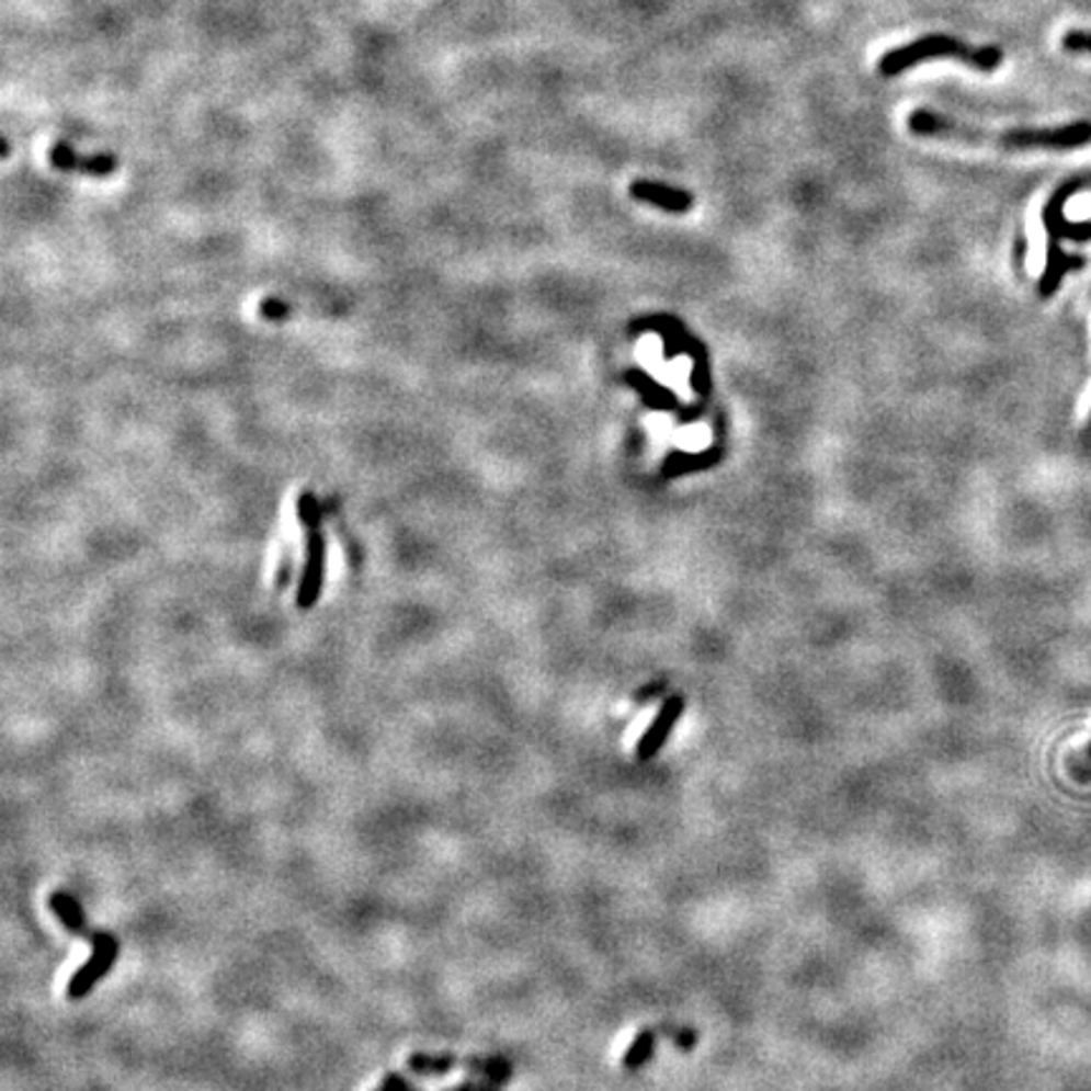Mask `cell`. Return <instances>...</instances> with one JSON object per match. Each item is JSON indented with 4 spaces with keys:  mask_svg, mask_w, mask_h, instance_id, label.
<instances>
[{
    "mask_svg": "<svg viewBox=\"0 0 1091 1091\" xmlns=\"http://www.w3.org/2000/svg\"><path fill=\"white\" fill-rule=\"evenodd\" d=\"M443 1091H501V1087L493 1084V1081H461V1084H455V1087H450V1089H443Z\"/></svg>",
    "mask_w": 1091,
    "mask_h": 1091,
    "instance_id": "16",
    "label": "cell"
},
{
    "mask_svg": "<svg viewBox=\"0 0 1091 1091\" xmlns=\"http://www.w3.org/2000/svg\"><path fill=\"white\" fill-rule=\"evenodd\" d=\"M461 1066L463 1069H468L470 1073H476V1077H480V1079L493 1081V1084H498V1087L508 1084V1081H511V1077H513L511 1061L501 1059V1056H465V1059H461Z\"/></svg>",
    "mask_w": 1091,
    "mask_h": 1091,
    "instance_id": "9",
    "label": "cell"
},
{
    "mask_svg": "<svg viewBox=\"0 0 1091 1091\" xmlns=\"http://www.w3.org/2000/svg\"><path fill=\"white\" fill-rule=\"evenodd\" d=\"M48 907H52V912L56 914V920L64 924L66 930L71 932V935H79V937H87L94 930L89 928V922H87V914H84V907H81V902L73 895L69 893H64V889H56V893L48 897Z\"/></svg>",
    "mask_w": 1091,
    "mask_h": 1091,
    "instance_id": "8",
    "label": "cell"
},
{
    "mask_svg": "<svg viewBox=\"0 0 1091 1091\" xmlns=\"http://www.w3.org/2000/svg\"><path fill=\"white\" fill-rule=\"evenodd\" d=\"M932 58H955V61L970 66V69L990 73L1003 64V52L998 46H970L968 41L947 36V33H930V36H920L910 44L887 52L879 58L877 69L882 77L893 79L914 69V66L932 61Z\"/></svg>",
    "mask_w": 1091,
    "mask_h": 1091,
    "instance_id": "2",
    "label": "cell"
},
{
    "mask_svg": "<svg viewBox=\"0 0 1091 1091\" xmlns=\"http://www.w3.org/2000/svg\"><path fill=\"white\" fill-rule=\"evenodd\" d=\"M1071 771L1077 773L1079 781H1091V743H1087L1084 751L1071 763Z\"/></svg>",
    "mask_w": 1091,
    "mask_h": 1091,
    "instance_id": "15",
    "label": "cell"
},
{
    "mask_svg": "<svg viewBox=\"0 0 1091 1091\" xmlns=\"http://www.w3.org/2000/svg\"><path fill=\"white\" fill-rule=\"evenodd\" d=\"M48 162H52L54 170L61 172H79L87 174V178H110L120 168V160L110 152H96V155H81L73 149L69 141H56V145L48 149Z\"/></svg>",
    "mask_w": 1091,
    "mask_h": 1091,
    "instance_id": "5",
    "label": "cell"
},
{
    "mask_svg": "<svg viewBox=\"0 0 1091 1091\" xmlns=\"http://www.w3.org/2000/svg\"><path fill=\"white\" fill-rule=\"evenodd\" d=\"M1061 46H1064L1066 54H1091V31L1064 33Z\"/></svg>",
    "mask_w": 1091,
    "mask_h": 1091,
    "instance_id": "12",
    "label": "cell"
},
{
    "mask_svg": "<svg viewBox=\"0 0 1091 1091\" xmlns=\"http://www.w3.org/2000/svg\"><path fill=\"white\" fill-rule=\"evenodd\" d=\"M457 1064H461V1059H457V1056H453V1054L414 1052V1054L407 1056V1069H410L412 1073H418V1077H424V1079L447 1077V1073H453Z\"/></svg>",
    "mask_w": 1091,
    "mask_h": 1091,
    "instance_id": "10",
    "label": "cell"
},
{
    "mask_svg": "<svg viewBox=\"0 0 1091 1091\" xmlns=\"http://www.w3.org/2000/svg\"><path fill=\"white\" fill-rule=\"evenodd\" d=\"M652 1044H655L652 1031H643V1034H639L635 1038V1044L629 1046V1052L624 1054V1059H622L624 1069H637V1066H643L649 1059V1054H652V1052H649V1048H652Z\"/></svg>",
    "mask_w": 1091,
    "mask_h": 1091,
    "instance_id": "11",
    "label": "cell"
},
{
    "mask_svg": "<svg viewBox=\"0 0 1091 1091\" xmlns=\"http://www.w3.org/2000/svg\"><path fill=\"white\" fill-rule=\"evenodd\" d=\"M377 1091H382V1089H377Z\"/></svg>",
    "mask_w": 1091,
    "mask_h": 1091,
    "instance_id": "17",
    "label": "cell"
},
{
    "mask_svg": "<svg viewBox=\"0 0 1091 1091\" xmlns=\"http://www.w3.org/2000/svg\"><path fill=\"white\" fill-rule=\"evenodd\" d=\"M682 711H685V700H682L680 695H672V697L664 700L660 713H657V718L652 720V726H649L645 736L639 738V743H637L639 761H649V758H655L657 753H660L664 740L670 738L674 723L680 720Z\"/></svg>",
    "mask_w": 1091,
    "mask_h": 1091,
    "instance_id": "6",
    "label": "cell"
},
{
    "mask_svg": "<svg viewBox=\"0 0 1091 1091\" xmlns=\"http://www.w3.org/2000/svg\"><path fill=\"white\" fill-rule=\"evenodd\" d=\"M629 195L639 200V203L655 205V207H660V211L674 213V215L687 213L695 203V197L690 195L687 190L662 185V182H655V180H635L629 187Z\"/></svg>",
    "mask_w": 1091,
    "mask_h": 1091,
    "instance_id": "7",
    "label": "cell"
},
{
    "mask_svg": "<svg viewBox=\"0 0 1091 1091\" xmlns=\"http://www.w3.org/2000/svg\"><path fill=\"white\" fill-rule=\"evenodd\" d=\"M298 519L306 526V566L302 573V587H298L296 602L302 610H311L319 599L321 579H323V561H327V541L321 533V508L311 493L298 496Z\"/></svg>",
    "mask_w": 1091,
    "mask_h": 1091,
    "instance_id": "3",
    "label": "cell"
},
{
    "mask_svg": "<svg viewBox=\"0 0 1091 1091\" xmlns=\"http://www.w3.org/2000/svg\"><path fill=\"white\" fill-rule=\"evenodd\" d=\"M261 316H265V319H271V321H283L288 316V306L286 304H281L276 302V298H269V302H261Z\"/></svg>",
    "mask_w": 1091,
    "mask_h": 1091,
    "instance_id": "14",
    "label": "cell"
},
{
    "mask_svg": "<svg viewBox=\"0 0 1091 1091\" xmlns=\"http://www.w3.org/2000/svg\"><path fill=\"white\" fill-rule=\"evenodd\" d=\"M89 943L94 945L91 957L84 965H81L77 973H73L69 986H66V996H69V1001H84L91 990H94L99 982L110 976L116 957H120V940H116L112 932L94 930L89 935Z\"/></svg>",
    "mask_w": 1091,
    "mask_h": 1091,
    "instance_id": "4",
    "label": "cell"
},
{
    "mask_svg": "<svg viewBox=\"0 0 1091 1091\" xmlns=\"http://www.w3.org/2000/svg\"><path fill=\"white\" fill-rule=\"evenodd\" d=\"M907 127L914 137L924 139H953L963 145H988L1011 152H1026V149H1077L1091 141V122L1079 120L1073 124L1054 129H1008V132H986L970 127L953 116L918 110L910 114Z\"/></svg>",
    "mask_w": 1091,
    "mask_h": 1091,
    "instance_id": "1",
    "label": "cell"
},
{
    "mask_svg": "<svg viewBox=\"0 0 1091 1091\" xmlns=\"http://www.w3.org/2000/svg\"><path fill=\"white\" fill-rule=\"evenodd\" d=\"M379 1089H382V1091H420L418 1087L412 1084L410 1079H405L402 1073H397V1071L387 1073V1077L382 1079V1087H379Z\"/></svg>",
    "mask_w": 1091,
    "mask_h": 1091,
    "instance_id": "13",
    "label": "cell"
}]
</instances>
